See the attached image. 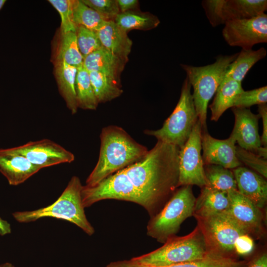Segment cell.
<instances>
[{
	"instance_id": "cell-1",
	"label": "cell",
	"mask_w": 267,
	"mask_h": 267,
	"mask_svg": "<svg viewBox=\"0 0 267 267\" xmlns=\"http://www.w3.org/2000/svg\"><path fill=\"white\" fill-rule=\"evenodd\" d=\"M179 148L157 141L140 160L122 170L128 200L156 215L178 188Z\"/></svg>"
},
{
	"instance_id": "cell-2",
	"label": "cell",
	"mask_w": 267,
	"mask_h": 267,
	"mask_svg": "<svg viewBox=\"0 0 267 267\" xmlns=\"http://www.w3.org/2000/svg\"><path fill=\"white\" fill-rule=\"evenodd\" d=\"M100 138L99 158L86 180L87 186H94L113 173L137 162L148 151L146 147L137 142L117 126L103 128Z\"/></svg>"
},
{
	"instance_id": "cell-3",
	"label": "cell",
	"mask_w": 267,
	"mask_h": 267,
	"mask_svg": "<svg viewBox=\"0 0 267 267\" xmlns=\"http://www.w3.org/2000/svg\"><path fill=\"white\" fill-rule=\"evenodd\" d=\"M83 186L79 178L73 176L61 195L52 204L35 210L16 212L12 214L13 217L21 223L45 217L63 219L75 224L91 236L95 231L86 217L82 204Z\"/></svg>"
},
{
	"instance_id": "cell-4",
	"label": "cell",
	"mask_w": 267,
	"mask_h": 267,
	"mask_svg": "<svg viewBox=\"0 0 267 267\" xmlns=\"http://www.w3.org/2000/svg\"><path fill=\"white\" fill-rule=\"evenodd\" d=\"M237 54L238 53L230 55H219L214 63L206 66L181 65L193 88L192 98L202 130H206L209 102L216 93L230 64L235 59Z\"/></svg>"
},
{
	"instance_id": "cell-5",
	"label": "cell",
	"mask_w": 267,
	"mask_h": 267,
	"mask_svg": "<svg viewBox=\"0 0 267 267\" xmlns=\"http://www.w3.org/2000/svg\"><path fill=\"white\" fill-rule=\"evenodd\" d=\"M211 254L197 225L188 234L172 237L161 247L132 259L143 264L163 267L202 260Z\"/></svg>"
},
{
	"instance_id": "cell-6",
	"label": "cell",
	"mask_w": 267,
	"mask_h": 267,
	"mask_svg": "<svg viewBox=\"0 0 267 267\" xmlns=\"http://www.w3.org/2000/svg\"><path fill=\"white\" fill-rule=\"evenodd\" d=\"M195 201L191 185L177 189L162 209L150 218L147 235L162 243L175 236L183 222L193 215Z\"/></svg>"
},
{
	"instance_id": "cell-7",
	"label": "cell",
	"mask_w": 267,
	"mask_h": 267,
	"mask_svg": "<svg viewBox=\"0 0 267 267\" xmlns=\"http://www.w3.org/2000/svg\"><path fill=\"white\" fill-rule=\"evenodd\" d=\"M191 88L186 77L182 86L178 103L162 127L156 130H145L144 133L154 136L158 141L181 148L188 140L198 120Z\"/></svg>"
},
{
	"instance_id": "cell-8",
	"label": "cell",
	"mask_w": 267,
	"mask_h": 267,
	"mask_svg": "<svg viewBox=\"0 0 267 267\" xmlns=\"http://www.w3.org/2000/svg\"><path fill=\"white\" fill-rule=\"evenodd\" d=\"M195 217L211 253L237 258L234 245L239 237L246 234L242 229L222 213Z\"/></svg>"
},
{
	"instance_id": "cell-9",
	"label": "cell",
	"mask_w": 267,
	"mask_h": 267,
	"mask_svg": "<svg viewBox=\"0 0 267 267\" xmlns=\"http://www.w3.org/2000/svg\"><path fill=\"white\" fill-rule=\"evenodd\" d=\"M202 128L198 120L184 145L179 149L178 187L195 185L201 188L207 185L201 155Z\"/></svg>"
},
{
	"instance_id": "cell-10",
	"label": "cell",
	"mask_w": 267,
	"mask_h": 267,
	"mask_svg": "<svg viewBox=\"0 0 267 267\" xmlns=\"http://www.w3.org/2000/svg\"><path fill=\"white\" fill-rule=\"evenodd\" d=\"M201 3L213 27L231 20L250 18L267 9L266 0H204Z\"/></svg>"
},
{
	"instance_id": "cell-11",
	"label": "cell",
	"mask_w": 267,
	"mask_h": 267,
	"mask_svg": "<svg viewBox=\"0 0 267 267\" xmlns=\"http://www.w3.org/2000/svg\"><path fill=\"white\" fill-rule=\"evenodd\" d=\"M222 35L228 45L251 49L256 44L267 42V15L229 21L224 24Z\"/></svg>"
},
{
	"instance_id": "cell-12",
	"label": "cell",
	"mask_w": 267,
	"mask_h": 267,
	"mask_svg": "<svg viewBox=\"0 0 267 267\" xmlns=\"http://www.w3.org/2000/svg\"><path fill=\"white\" fill-rule=\"evenodd\" d=\"M227 194L229 206L222 213L249 236L262 235L264 217L261 209L237 189L228 191Z\"/></svg>"
},
{
	"instance_id": "cell-13",
	"label": "cell",
	"mask_w": 267,
	"mask_h": 267,
	"mask_svg": "<svg viewBox=\"0 0 267 267\" xmlns=\"http://www.w3.org/2000/svg\"><path fill=\"white\" fill-rule=\"evenodd\" d=\"M14 148L41 169L62 163H70L75 160L73 153L48 139L29 141Z\"/></svg>"
},
{
	"instance_id": "cell-14",
	"label": "cell",
	"mask_w": 267,
	"mask_h": 267,
	"mask_svg": "<svg viewBox=\"0 0 267 267\" xmlns=\"http://www.w3.org/2000/svg\"><path fill=\"white\" fill-rule=\"evenodd\" d=\"M236 141L230 135L225 139L212 137L206 130H202L201 147L204 165H218L232 170L241 166L242 164L236 155Z\"/></svg>"
},
{
	"instance_id": "cell-15",
	"label": "cell",
	"mask_w": 267,
	"mask_h": 267,
	"mask_svg": "<svg viewBox=\"0 0 267 267\" xmlns=\"http://www.w3.org/2000/svg\"><path fill=\"white\" fill-rule=\"evenodd\" d=\"M235 117L234 127L230 135L238 146L246 150L256 153L262 146L259 133L260 115L253 113L250 109L232 107Z\"/></svg>"
},
{
	"instance_id": "cell-16",
	"label": "cell",
	"mask_w": 267,
	"mask_h": 267,
	"mask_svg": "<svg viewBox=\"0 0 267 267\" xmlns=\"http://www.w3.org/2000/svg\"><path fill=\"white\" fill-rule=\"evenodd\" d=\"M41 169L14 147L0 149V172L10 185H18L23 183Z\"/></svg>"
},
{
	"instance_id": "cell-17",
	"label": "cell",
	"mask_w": 267,
	"mask_h": 267,
	"mask_svg": "<svg viewBox=\"0 0 267 267\" xmlns=\"http://www.w3.org/2000/svg\"><path fill=\"white\" fill-rule=\"evenodd\" d=\"M237 191L262 209L267 200V182L265 178L246 167L239 166L232 170Z\"/></svg>"
},
{
	"instance_id": "cell-18",
	"label": "cell",
	"mask_w": 267,
	"mask_h": 267,
	"mask_svg": "<svg viewBox=\"0 0 267 267\" xmlns=\"http://www.w3.org/2000/svg\"><path fill=\"white\" fill-rule=\"evenodd\" d=\"M96 33L102 46L126 62L132 45L127 32L114 20H110Z\"/></svg>"
},
{
	"instance_id": "cell-19",
	"label": "cell",
	"mask_w": 267,
	"mask_h": 267,
	"mask_svg": "<svg viewBox=\"0 0 267 267\" xmlns=\"http://www.w3.org/2000/svg\"><path fill=\"white\" fill-rule=\"evenodd\" d=\"M125 63L102 46L85 57L83 66L88 72H99L117 80Z\"/></svg>"
},
{
	"instance_id": "cell-20",
	"label": "cell",
	"mask_w": 267,
	"mask_h": 267,
	"mask_svg": "<svg viewBox=\"0 0 267 267\" xmlns=\"http://www.w3.org/2000/svg\"><path fill=\"white\" fill-rule=\"evenodd\" d=\"M229 206L227 193L205 186L196 199L193 215L206 216L223 213Z\"/></svg>"
},
{
	"instance_id": "cell-21",
	"label": "cell",
	"mask_w": 267,
	"mask_h": 267,
	"mask_svg": "<svg viewBox=\"0 0 267 267\" xmlns=\"http://www.w3.org/2000/svg\"><path fill=\"white\" fill-rule=\"evenodd\" d=\"M77 72L76 67L56 61L55 74L58 88L72 114H76L78 109L75 88Z\"/></svg>"
},
{
	"instance_id": "cell-22",
	"label": "cell",
	"mask_w": 267,
	"mask_h": 267,
	"mask_svg": "<svg viewBox=\"0 0 267 267\" xmlns=\"http://www.w3.org/2000/svg\"><path fill=\"white\" fill-rule=\"evenodd\" d=\"M243 90L241 83L224 77L217 90L213 102L209 106L211 111V120L217 121L227 109L233 107L236 96Z\"/></svg>"
},
{
	"instance_id": "cell-23",
	"label": "cell",
	"mask_w": 267,
	"mask_h": 267,
	"mask_svg": "<svg viewBox=\"0 0 267 267\" xmlns=\"http://www.w3.org/2000/svg\"><path fill=\"white\" fill-rule=\"evenodd\" d=\"M266 55L267 50L264 47L256 50L242 49L230 64L224 77L241 83L252 67Z\"/></svg>"
},
{
	"instance_id": "cell-24",
	"label": "cell",
	"mask_w": 267,
	"mask_h": 267,
	"mask_svg": "<svg viewBox=\"0 0 267 267\" xmlns=\"http://www.w3.org/2000/svg\"><path fill=\"white\" fill-rule=\"evenodd\" d=\"M249 263L246 260L211 254L202 260L163 267L143 264L132 260L127 263L125 267H247Z\"/></svg>"
},
{
	"instance_id": "cell-25",
	"label": "cell",
	"mask_w": 267,
	"mask_h": 267,
	"mask_svg": "<svg viewBox=\"0 0 267 267\" xmlns=\"http://www.w3.org/2000/svg\"><path fill=\"white\" fill-rule=\"evenodd\" d=\"M90 81L98 103L111 101L123 93L117 80L103 73L89 72Z\"/></svg>"
},
{
	"instance_id": "cell-26",
	"label": "cell",
	"mask_w": 267,
	"mask_h": 267,
	"mask_svg": "<svg viewBox=\"0 0 267 267\" xmlns=\"http://www.w3.org/2000/svg\"><path fill=\"white\" fill-rule=\"evenodd\" d=\"M75 88L78 108L95 110L99 103L94 94L89 73L83 65L77 68Z\"/></svg>"
},
{
	"instance_id": "cell-27",
	"label": "cell",
	"mask_w": 267,
	"mask_h": 267,
	"mask_svg": "<svg viewBox=\"0 0 267 267\" xmlns=\"http://www.w3.org/2000/svg\"><path fill=\"white\" fill-rule=\"evenodd\" d=\"M207 186L226 192L237 189L232 170L218 165H204Z\"/></svg>"
},
{
	"instance_id": "cell-28",
	"label": "cell",
	"mask_w": 267,
	"mask_h": 267,
	"mask_svg": "<svg viewBox=\"0 0 267 267\" xmlns=\"http://www.w3.org/2000/svg\"><path fill=\"white\" fill-rule=\"evenodd\" d=\"M114 21L126 32L133 29L150 30L160 23V20L155 15L132 11L120 12Z\"/></svg>"
},
{
	"instance_id": "cell-29",
	"label": "cell",
	"mask_w": 267,
	"mask_h": 267,
	"mask_svg": "<svg viewBox=\"0 0 267 267\" xmlns=\"http://www.w3.org/2000/svg\"><path fill=\"white\" fill-rule=\"evenodd\" d=\"M83 60L78 47L76 33L69 32L61 33L56 61H63L78 68L83 65Z\"/></svg>"
},
{
	"instance_id": "cell-30",
	"label": "cell",
	"mask_w": 267,
	"mask_h": 267,
	"mask_svg": "<svg viewBox=\"0 0 267 267\" xmlns=\"http://www.w3.org/2000/svg\"><path fill=\"white\" fill-rule=\"evenodd\" d=\"M73 18L76 26H82L97 31L107 21L100 14L90 8L82 0H73Z\"/></svg>"
},
{
	"instance_id": "cell-31",
	"label": "cell",
	"mask_w": 267,
	"mask_h": 267,
	"mask_svg": "<svg viewBox=\"0 0 267 267\" xmlns=\"http://www.w3.org/2000/svg\"><path fill=\"white\" fill-rule=\"evenodd\" d=\"M76 33L78 47L83 58L103 46L96 31L78 26Z\"/></svg>"
},
{
	"instance_id": "cell-32",
	"label": "cell",
	"mask_w": 267,
	"mask_h": 267,
	"mask_svg": "<svg viewBox=\"0 0 267 267\" xmlns=\"http://www.w3.org/2000/svg\"><path fill=\"white\" fill-rule=\"evenodd\" d=\"M48 1L58 11L61 17V33L76 32L73 13V0H49Z\"/></svg>"
},
{
	"instance_id": "cell-33",
	"label": "cell",
	"mask_w": 267,
	"mask_h": 267,
	"mask_svg": "<svg viewBox=\"0 0 267 267\" xmlns=\"http://www.w3.org/2000/svg\"><path fill=\"white\" fill-rule=\"evenodd\" d=\"M267 87L264 86L250 90H244L236 97L233 107L248 108L254 105L266 103Z\"/></svg>"
},
{
	"instance_id": "cell-34",
	"label": "cell",
	"mask_w": 267,
	"mask_h": 267,
	"mask_svg": "<svg viewBox=\"0 0 267 267\" xmlns=\"http://www.w3.org/2000/svg\"><path fill=\"white\" fill-rule=\"evenodd\" d=\"M238 160L264 177L267 178V161L256 154L236 146Z\"/></svg>"
},
{
	"instance_id": "cell-35",
	"label": "cell",
	"mask_w": 267,
	"mask_h": 267,
	"mask_svg": "<svg viewBox=\"0 0 267 267\" xmlns=\"http://www.w3.org/2000/svg\"><path fill=\"white\" fill-rule=\"evenodd\" d=\"M82 1L107 21L114 20L120 13L117 1L115 0H82Z\"/></svg>"
},
{
	"instance_id": "cell-36",
	"label": "cell",
	"mask_w": 267,
	"mask_h": 267,
	"mask_svg": "<svg viewBox=\"0 0 267 267\" xmlns=\"http://www.w3.org/2000/svg\"><path fill=\"white\" fill-rule=\"evenodd\" d=\"M234 247L237 255H246L250 253L253 250L254 242L250 236L245 234L237 238L235 242Z\"/></svg>"
},
{
	"instance_id": "cell-37",
	"label": "cell",
	"mask_w": 267,
	"mask_h": 267,
	"mask_svg": "<svg viewBox=\"0 0 267 267\" xmlns=\"http://www.w3.org/2000/svg\"><path fill=\"white\" fill-rule=\"evenodd\" d=\"M259 114L263 121V131L261 137L262 146H267V105L266 103L258 105Z\"/></svg>"
},
{
	"instance_id": "cell-38",
	"label": "cell",
	"mask_w": 267,
	"mask_h": 267,
	"mask_svg": "<svg viewBox=\"0 0 267 267\" xmlns=\"http://www.w3.org/2000/svg\"><path fill=\"white\" fill-rule=\"evenodd\" d=\"M247 267H267V254L261 253L250 261Z\"/></svg>"
},
{
	"instance_id": "cell-39",
	"label": "cell",
	"mask_w": 267,
	"mask_h": 267,
	"mask_svg": "<svg viewBox=\"0 0 267 267\" xmlns=\"http://www.w3.org/2000/svg\"><path fill=\"white\" fill-rule=\"evenodd\" d=\"M120 12H125L137 6V0H117Z\"/></svg>"
},
{
	"instance_id": "cell-40",
	"label": "cell",
	"mask_w": 267,
	"mask_h": 267,
	"mask_svg": "<svg viewBox=\"0 0 267 267\" xmlns=\"http://www.w3.org/2000/svg\"><path fill=\"white\" fill-rule=\"evenodd\" d=\"M11 228L10 223L0 217V235L3 236L10 233Z\"/></svg>"
},
{
	"instance_id": "cell-41",
	"label": "cell",
	"mask_w": 267,
	"mask_h": 267,
	"mask_svg": "<svg viewBox=\"0 0 267 267\" xmlns=\"http://www.w3.org/2000/svg\"><path fill=\"white\" fill-rule=\"evenodd\" d=\"M255 154L265 159H267V148L261 146L257 150Z\"/></svg>"
},
{
	"instance_id": "cell-42",
	"label": "cell",
	"mask_w": 267,
	"mask_h": 267,
	"mask_svg": "<svg viewBox=\"0 0 267 267\" xmlns=\"http://www.w3.org/2000/svg\"><path fill=\"white\" fill-rule=\"evenodd\" d=\"M0 267H14V266L9 263H5L0 265Z\"/></svg>"
},
{
	"instance_id": "cell-43",
	"label": "cell",
	"mask_w": 267,
	"mask_h": 267,
	"mask_svg": "<svg viewBox=\"0 0 267 267\" xmlns=\"http://www.w3.org/2000/svg\"><path fill=\"white\" fill-rule=\"evenodd\" d=\"M5 2L6 0H0V10L2 7Z\"/></svg>"
}]
</instances>
